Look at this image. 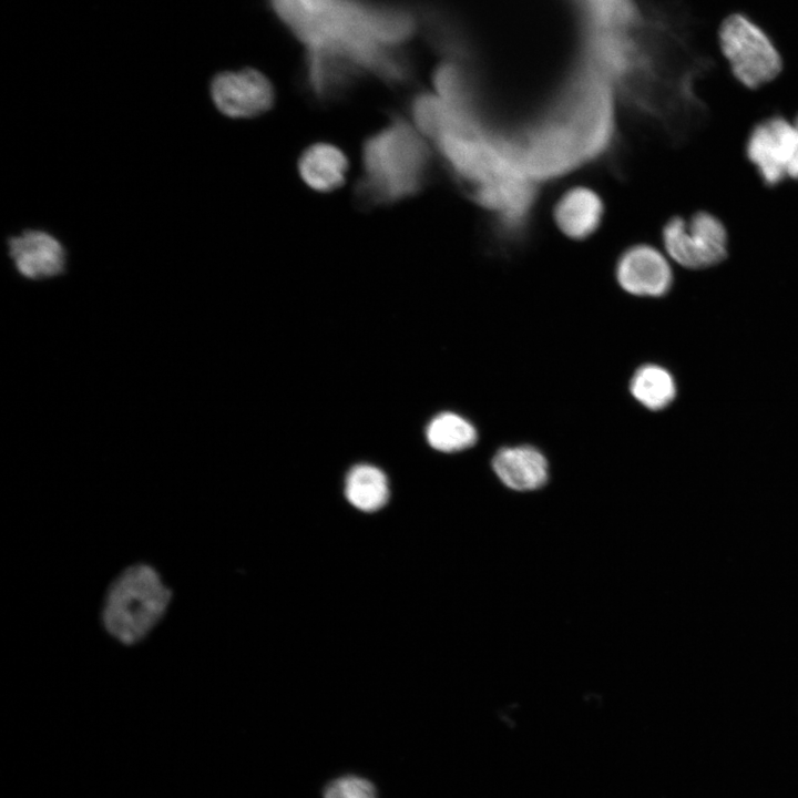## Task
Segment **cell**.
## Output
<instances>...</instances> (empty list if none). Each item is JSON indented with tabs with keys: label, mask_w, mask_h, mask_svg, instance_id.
<instances>
[{
	"label": "cell",
	"mask_w": 798,
	"mask_h": 798,
	"mask_svg": "<svg viewBox=\"0 0 798 798\" xmlns=\"http://www.w3.org/2000/svg\"><path fill=\"white\" fill-rule=\"evenodd\" d=\"M613 112L607 79L583 69L548 114L504 143L515 167L531 180L553 177L601 154L611 142Z\"/></svg>",
	"instance_id": "6da1fadb"
},
{
	"label": "cell",
	"mask_w": 798,
	"mask_h": 798,
	"mask_svg": "<svg viewBox=\"0 0 798 798\" xmlns=\"http://www.w3.org/2000/svg\"><path fill=\"white\" fill-rule=\"evenodd\" d=\"M359 195L369 203H392L416 194L426 180L429 153L421 137L395 121L364 144Z\"/></svg>",
	"instance_id": "7a4b0ae2"
},
{
	"label": "cell",
	"mask_w": 798,
	"mask_h": 798,
	"mask_svg": "<svg viewBox=\"0 0 798 798\" xmlns=\"http://www.w3.org/2000/svg\"><path fill=\"white\" fill-rule=\"evenodd\" d=\"M718 41L736 80L757 89L778 76L782 69L779 51L767 33L747 17L733 13L720 24Z\"/></svg>",
	"instance_id": "3957f363"
},
{
	"label": "cell",
	"mask_w": 798,
	"mask_h": 798,
	"mask_svg": "<svg viewBox=\"0 0 798 798\" xmlns=\"http://www.w3.org/2000/svg\"><path fill=\"white\" fill-rule=\"evenodd\" d=\"M666 255L688 269L715 266L727 257L728 236L715 215L697 212L688 218L673 217L663 228Z\"/></svg>",
	"instance_id": "277c9868"
},
{
	"label": "cell",
	"mask_w": 798,
	"mask_h": 798,
	"mask_svg": "<svg viewBox=\"0 0 798 798\" xmlns=\"http://www.w3.org/2000/svg\"><path fill=\"white\" fill-rule=\"evenodd\" d=\"M746 154L768 185L798 180V126L782 116H771L750 132Z\"/></svg>",
	"instance_id": "5b68a950"
},
{
	"label": "cell",
	"mask_w": 798,
	"mask_h": 798,
	"mask_svg": "<svg viewBox=\"0 0 798 798\" xmlns=\"http://www.w3.org/2000/svg\"><path fill=\"white\" fill-rule=\"evenodd\" d=\"M213 104L231 119H250L267 112L275 93L269 80L259 71L243 69L214 76L209 85Z\"/></svg>",
	"instance_id": "8992f818"
},
{
	"label": "cell",
	"mask_w": 798,
	"mask_h": 798,
	"mask_svg": "<svg viewBox=\"0 0 798 798\" xmlns=\"http://www.w3.org/2000/svg\"><path fill=\"white\" fill-rule=\"evenodd\" d=\"M8 253L18 273L31 280L59 276L66 265L63 244L43 229H25L9 237Z\"/></svg>",
	"instance_id": "52a82bcc"
},
{
	"label": "cell",
	"mask_w": 798,
	"mask_h": 798,
	"mask_svg": "<svg viewBox=\"0 0 798 798\" xmlns=\"http://www.w3.org/2000/svg\"><path fill=\"white\" fill-rule=\"evenodd\" d=\"M616 278L621 287L632 295L659 297L669 290L673 272L662 252L649 245H636L621 255Z\"/></svg>",
	"instance_id": "ba28073f"
},
{
	"label": "cell",
	"mask_w": 798,
	"mask_h": 798,
	"mask_svg": "<svg viewBox=\"0 0 798 798\" xmlns=\"http://www.w3.org/2000/svg\"><path fill=\"white\" fill-rule=\"evenodd\" d=\"M492 468L500 481L515 491L540 489L549 478L546 459L530 446L499 450L492 460Z\"/></svg>",
	"instance_id": "9c48e42d"
},
{
	"label": "cell",
	"mask_w": 798,
	"mask_h": 798,
	"mask_svg": "<svg viewBox=\"0 0 798 798\" xmlns=\"http://www.w3.org/2000/svg\"><path fill=\"white\" fill-rule=\"evenodd\" d=\"M603 203L591 188L577 186L563 194L554 209V218L561 232L573 239H584L597 229L602 222Z\"/></svg>",
	"instance_id": "30bf717a"
},
{
	"label": "cell",
	"mask_w": 798,
	"mask_h": 798,
	"mask_svg": "<svg viewBox=\"0 0 798 798\" xmlns=\"http://www.w3.org/2000/svg\"><path fill=\"white\" fill-rule=\"evenodd\" d=\"M348 161L336 145L315 143L307 147L298 161L303 181L313 190L327 193L342 185Z\"/></svg>",
	"instance_id": "8fae6325"
},
{
	"label": "cell",
	"mask_w": 798,
	"mask_h": 798,
	"mask_svg": "<svg viewBox=\"0 0 798 798\" xmlns=\"http://www.w3.org/2000/svg\"><path fill=\"white\" fill-rule=\"evenodd\" d=\"M345 492L355 508L366 512L380 509L389 498L386 475L381 470L368 464L356 466L350 470Z\"/></svg>",
	"instance_id": "7c38bea8"
},
{
	"label": "cell",
	"mask_w": 798,
	"mask_h": 798,
	"mask_svg": "<svg viewBox=\"0 0 798 798\" xmlns=\"http://www.w3.org/2000/svg\"><path fill=\"white\" fill-rule=\"evenodd\" d=\"M630 389L638 402L652 410L667 407L676 395L673 376L665 368L651 364L636 370Z\"/></svg>",
	"instance_id": "4fadbf2b"
},
{
	"label": "cell",
	"mask_w": 798,
	"mask_h": 798,
	"mask_svg": "<svg viewBox=\"0 0 798 798\" xmlns=\"http://www.w3.org/2000/svg\"><path fill=\"white\" fill-rule=\"evenodd\" d=\"M429 444L442 452H456L477 442L478 433L471 422L453 412L436 416L427 428Z\"/></svg>",
	"instance_id": "5bb4252c"
},
{
	"label": "cell",
	"mask_w": 798,
	"mask_h": 798,
	"mask_svg": "<svg viewBox=\"0 0 798 798\" xmlns=\"http://www.w3.org/2000/svg\"><path fill=\"white\" fill-rule=\"evenodd\" d=\"M338 782L347 798H376L375 789L367 780L346 777L338 779Z\"/></svg>",
	"instance_id": "9a60e30c"
},
{
	"label": "cell",
	"mask_w": 798,
	"mask_h": 798,
	"mask_svg": "<svg viewBox=\"0 0 798 798\" xmlns=\"http://www.w3.org/2000/svg\"><path fill=\"white\" fill-rule=\"evenodd\" d=\"M325 798H347V796L344 794L338 780H336L326 788Z\"/></svg>",
	"instance_id": "2e32d148"
},
{
	"label": "cell",
	"mask_w": 798,
	"mask_h": 798,
	"mask_svg": "<svg viewBox=\"0 0 798 798\" xmlns=\"http://www.w3.org/2000/svg\"><path fill=\"white\" fill-rule=\"evenodd\" d=\"M795 123H796V124H797V126H798V117L796 119Z\"/></svg>",
	"instance_id": "e0dca14e"
}]
</instances>
